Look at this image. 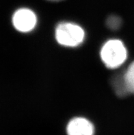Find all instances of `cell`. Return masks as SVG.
<instances>
[{
	"label": "cell",
	"mask_w": 134,
	"mask_h": 135,
	"mask_svg": "<svg viewBox=\"0 0 134 135\" xmlns=\"http://www.w3.org/2000/svg\"><path fill=\"white\" fill-rule=\"evenodd\" d=\"M12 25L21 32H29L36 27L37 17L33 10L23 8L16 10L12 16Z\"/></svg>",
	"instance_id": "obj_3"
},
{
	"label": "cell",
	"mask_w": 134,
	"mask_h": 135,
	"mask_svg": "<svg viewBox=\"0 0 134 135\" xmlns=\"http://www.w3.org/2000/svg\"><path fill=\"white\" fill-rule=\"evenodd\" d=\"M55 38L62 46L75 47L83 43L85 39V31L75 23L62 22L56 26Z\"/></svg>",
	"instance_id": "obj_2"
},
{
	"label": "cell",
	"mask_w": 134,
	"mask_h": 135,
	"mask_svg": "<svg viewBox=\"0 0 134 135\" xmlns=\"http://www.w3.org/2000/svg\"><path fill=\"white\" fill-rule=\"evenodd\" d=\"M122 19L116 15H110L106 20V26L111 30H117L122 26Z\"/></svg>",
	"instance_id": "obj_7"
},
{
	"label": "cell",
	"mask_w": 134,
	"mask_h": 135,
	"mask_svg": "<svg viewBox=\"0 0 134 135\" xmlns=\"http://www.w3.org/2000/svg\"><path fill=\"white\" fill-rule=\"evenodd\" d=\"M111 83L116 95L118 97L123 98L130 94L126 83L124 74L114 75L111 80Z\"/></svg>",
	"instance_id": "obj_5"
},
{
	"label": "cell",
	"mask_w": 134,
	"mask_h": 135,
	"mask_svg": "<svg viewBox=\"0 0 134 135\" xmlns=\"http://www.w3.org/2000/svg\"><path fill=\"white\" fill-rule=\"evenodd\" d=\"M49 1H51V2H58V1H62V0H49Z\"/></svg>",
	"instance_id": "obj_8"
},
{
	"label": "cell",
	"mask_w": 134,
	"mask_h": 135,
	"mask_svg": "<svg viewBox=\"0 0 134 135\" xmlns=\"http://www.w3.org/2000/svg\"><path fill=\"white\" fill-rule=\"evenodd\" d=\"M127 50L122 41L118 39H110L102 46L100 56L105 67L116 69L121 67L127 58Z\"/></svg>",
	"instance_id": "obj_1"
},
{
	"label": "cell",
	"mask_w": 134,
	"mask_h": 135,
	"mask_svg": "<svg viewBox=\"0 0 134 135\" xmlns=\"http://www.w3.org/2000/svg\"><path fill=\"white\" fill-rule=\"evenodd\" d=\"M124 75L129 93L134 94V62L130 64Z\"/></svg>",
	"instance_id": "obj_6"
},
{
	"label": "cell",
	"mask_w": 134,
	"mask_h": 135,
	"mask_svg": "<svg viewBox=\"0 0 134 135\" xmlns=\"http://www.w3.org/2000/svg\"><path fill=\"white\" fill-rule=\"evenodd\" d=\"M95 132L93 123L82 117L71 119L66 126L67 135H95Z\"/></svg>",
	"instance_id": "obj_4"
}]
</instances>
